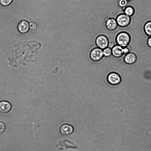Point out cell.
Returning a JSON list of instances; mask_svg holds the SVG:
<instances>
[{
    "label": "cell",
    "instance_id": "6da1fadb",
    "mask_svg": "<svg viewBox=\"0 0 151 151\" xmlns=\"http://www.w3.org/2000/svg\"><path fill=\"white\" fill-rule=\"evenodd\" d=\"M131 40L129 34L125 32H122L116 36V40L118 45L123 47L128 46Z\"/></svg>",
    "mask_w": 151,
    "mask_h": 151
},
{
    "label": "cell",
    "instance_id": "7a4b0ae2",
    "mask_svg": "<svg viewBox=\"0 0 151 151\" xmlns=\"http://www.w3.org/2000/svg\"><path fill=\"white\" fill-rule=\"evenodd\" d=\"M112 55L115 57L119 58L122 56L124 54H127L130 51V48L127 46L123 47L118 45H115L111 49Z\"/></svg>",
    "mask_w": 151,
    "mask_h": 151
},
{
    "label": "cell",
    "instance_id": "3957f363",
    "mask_svg": "<svg viewBox=\"0 0 151 151\" xmlns=\"http://www.w3.org/2000/svg\"><path fill=\"white\" fill-rule=\"evenodd\" d=\"M107 80L110 84L113 86H116L121 83L122 78L118 73L115 72H112L108 75Z\"/></svg>",
    "mask_w": 151,
    "mask_h": 151
},
{
    "label": "cell",
    "instance_id": "e0dca14e",
    "mask_svg": "<svg viewBox=\"0 0 151 151\" xmlns=\"http://www.w3.org/2000/svg\"><path fill=\"white\" fill-rule=\"evenodd\" d=\"M30 29L32 31L35 30L37 27V24L35 22H31L29 24Z\"/></svg>",
    "mask_w": 151,
    "mask_h": 151
},
{
    "label": "cell",
    "instance_id": "d6986e66",
    "mask_svg": "<svg viewBox=\"0 0 151 151\" xmlns=\"http://www.w3.org/2000/svg\"><path fill=\"white\" fill-rule=\"evenodd\" d=\"M115 45V43L113 42H109L108 45V47L112 49Z\"/></svg>",
    "mask_w": 151,
    "mask_h": 151
},
{
    "label": "cell",
    "instance_id": "5bb4252c",
    "mask_svg": "<svg viewBox=\"0 0 151 151\" xmlns=\"http://www.w3.org/2000/svg\"><path fill=\"white\" fill-rule=\"evenodd\" d=\"M104 56L106 57H108L110 56L112 53V50L111 49L108 47L104 49L103 51Z\"/></svg>",
    "mask_w": 151,
    "mask_h": 151
},
{
    "label": "cell",
    "instance_id": "ffe728a7",
    "mask_svg": "<svg viewBox=\"0 0 151 151\" xmlns=\"http://www.w3.org/2000/svg\"><path fill=\"white\" fill-rule=\"evenodd\" d=\"M147 43L148 46L151 48V36H150L148 38Z\"/></svg>",
    "mask_w": 151,
    "mask_h": 151
},
{
    "label": "cell",
    "instance_id": "52a82bcc",
    "mask_svg": "<svg viewBox=\"0 0 151 151\" xmlns=\"http://www.w3.org/2000/svg\"><path fill=\"white\" fill-rule=\"evenodd\" d=\"M137 56L134 53H128L126 54L124 58V62L127 64L132 65L136 62Z\"/></svg>",
    "mask_w": 151,
    "mask_h": 151
},
{
    "label": "cell",
    "instance_id": "7c38bea8",
    "mask_svg": "<svg viewBox=\"0 0 151 151\" xmlns=\"http://www.w3.org/2000/svg\"><path fill=\"white\" fill-rule=\"evenodd\" d=\"M144 29L145 34L150 37L151 36V21H149L145 23Z\"/></svg>",
    "mask_w": 151,
    "mask_h": 151
},
{
    "label": "cell",
    "instance_id": "8fae6325",
    "mask_svg": "<svg viewBox=\"0 0 151 151\" xmlns=\"http://www.w3.org/2000/svg\"><path fill=\"white\" fill-rule=\"evenodd\" d=\"M12 107L11 104L6 101L0 102V112L2 113H6L9 112Z\"/></svg>",
    "mask_w": 151,
    "mask_h": 151
},
{
    "label": "cell",
    "instance_id": "9c48e42d",
    "mask_svg": "<svg viewBox=\"0 0 151 151\" xmlns=\"http://www.w3.org/2000/svg\"><path fill=\"white\" fill-rule=\"evenodd\" d=\"M60 130L63 135L65 136H68L73 133V129L71 125L68 124H65L61 126Z\"/></svg>",
    "mask_w": 151,
    "mask_h": 151
},
{
    "label": "cell",
    "instance_id": "30bf717a",
    "mask_svg": "<svg viewBox=\"0 0 151 151\" xmlns=\"http://www.w3.org/2000/svg\"><path fill=\"white\" fill-rule=\"evenodd\" d=\"M118 24L116 19L113 18H110L108 19L106 22V26L107 28L110 31H113L115 29Z\"/></svg>",
    "mask_w": 151,
    "mask_h": 151
},
{
    "label": "cell",
    "instance_id": "9a60e30c",
    "mask_svg": "<svg viewBox=\"0 0 151 151\" xmlns=\"http://www.w3.org/2000/svg\"><path fill=\"white\" fill-rule=\"evenodd\" d=\"M128 3V1L127 0H119L118 4L119 7L124 8L127 5Z\"/></svg>",
    "mask_w": 151,
    "mask_h": 151
},
{
    "label": "cell",
    "instance_id": "5b68a950",
    "mask_svg": "<svg viewBox=\"0 0 151 151\" xmlns=\"http://www.w3.org/2000/svg\"><path fill=\"white\" fill-rule=\"evenodd\" d=\"M103 51L99 48L93 49L91 52L90 56L91 59L94 62H98L101 60L103 58Z\"/></svg>",
    "mask_w": 151,
    "mask_h": 151
},
{
    "label": "cell",
    "instance_id": "8992f818",
    "mask_svg": "<svg viewBox=\"0 0 151 151\" xmlns=\"http://www.w3.org/2000/svg\"><path fill=\"white\" fill-rule=\"evenodd\" d=\"M109 42L106 37L104 35L98 36L96 40V43L99 48L103 49L108 46Z\"/></svg>",
    "mask_w": 151,
    "mask_h": 151
},
{
    "label": "cell",
    "instance_id": "44dd1931",
    "mask_svg": "<svg viewBox=\"0 0 151 151\" xmlns=\"http://www.w3.org/2000/svg\"><path fill=\"white\" fill-rule=\"evenodd\" d=\"M132 0H127V1H131Z\"/></svg>",
    "mask_w": 151,
    "mask_h": 151
},
{
    "label": "cell",
    "instance_id": "4fadbf2b",
    "mask_svg": "<svg viewBox=\"0 0 151 151\" xmlns=\"http://www.w3.org/2000/svg\"><path fill=\"white\" fill-rule=\"evenodd\" d=\"M124 13L129 16L133 15L134 10L133 8L131 6H127L124 9Z\"/></svg>",
    "mask_w": 151,
    "mask_h": 151
},
{
    "label": "cell",
    "instance_id": "277c9868",
    "mask_svg": "<svg viewBox=\"0 0 151 151\" xmlns=\"http://www.w3.org/2000/svg\"><path fill=\"white\" fill-rule=\"evenodd\" d=\"M130 16L124 13L118 15L116 18L118 25L121 27H125L128 26L131 21Z\"/></svg>",
    "mask_w": 151,
    "mask_h": 151
},
{
    "label": "cell",
    "instance_id": "ac0fdd59",
    "mask_svg": "<svg viewBox=\"0 0 151 151\" xmlns=\"http://www.w3.org/2000/svg\"><path fill=\"white\" fill-rule=\"evenodd\" d=\"M5 129V124L2 122H0V134H2Z\"/></svg>",
    "mask_w": 151,
    "mask_h": 151
},
{
    "label": "cell",
    "instance_id": "2e32d148",
    "mask_svg": "<svg viewBox=\"0 0 151 151\" xmlns=\"http://www.w3.org/2000/svg\"><path fill=\"white\" fill-rule=\"evenodd\" d=\"M13 0H0V4L3 6H6L10 4Z\"/></svg>",
    "mask_w": 151,
    "mask_h": 151
},
{
    "label": "cell",
    "instance_id": "ba28073f",
    "mask_svg": "<svg viewBox=\"0 0 151 151\" xmlns=\"http://www.w3.org/2000/svg\"><path fill=\"white\" fill-rule=\"evenodd\" d=\"M29 28V23L25 20H21L18 25V30L22 33H25L28 32Z\"/></svg>",
    "mask_w": 151,
    "mask_h": 151
}]
</instances>
